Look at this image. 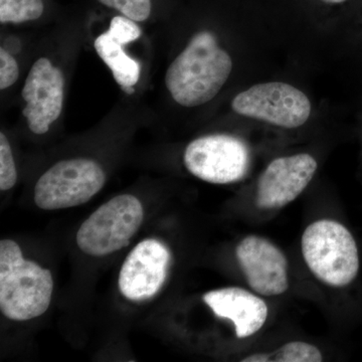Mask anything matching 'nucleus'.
<instances>
[{"mask_svg":"<svg viewBox=\"0 0 362 362\" xmlns=\"http://www.w3.org/2000/svg\"><path fill=\"white\" fill-rule=\"evenodd\" d=\"M106 32L124 45H129L130 42H135L140 39L142 35L141 28L137 25V21L131 20L123 14L112 18L110 26Z\"/></svg>","mask_w":362,"mask_h":362,"instance_id":"f3484780","label":"nucleus"},{"mask_svg":"<svg viewBox=\"0 0 362 362\" xmlns=\"http://www.w3.org/2000/svg\"><path fill=\"white\" fill-rule=\"evenodd\" d=\"M232 70V58L221 49L216 35L202 30L168 66L165 86L180 106H202L218 94Z\"/></svg>","mask_w":362,"mask_h":362,"instance_id":"f03ea898","label":"nucleus"},{"mask_svg":"<svg viewBox=\"0 0 362 362\" xmlns=\"http://www.w3.org/2000/svg\"><path fill=\"white\" fill-rule=\"evenodd\" d=\"M124 45H126L114 39L107 32L100 35L94 42L98 56L110 69L117 84L128 94H132L133 87L140 78L141 66L125 52Z\"/></svg>","mask_w":362,"mask_h":362,"instance_id":"ddd939ff","label":"nucleus"},{"mask_svg":"<svg viewBox=\"0 0 362 362\" xmlns=\"http://www.w3.org/2000/svg\"><path fill=\"white\" fill-rule=\"evenodd\" d=\"M54 280L51 271L23 258L18 243L0 242V310L13 321L42 316L51 304Z\"/></svg>","mask_w":362,"mask_h":362,"instance_id":"7ed1b4c3","label":"nucleus"},{"mask_svg":"<svg viewBox=\"0 0 362 362\" xmlns=\"http://www.w3.org/2000/svg\"><path fill=\"white\" fill-rule=\"evenodd\" d=\"M232 108L239 115L287 129L304 125L311 114L308 97L282 82L252 86L235 97Z\"/></svg>","mask_w":362,"mask_h":362,"instance_id":"1a4fd4ad","label":"nucleus"},{"mask_svg":"<svg viewBox=\"0 0 362 362\" xmlns=\"http://www.w3.org/2000/svg\"><path fill=\"white\" fill-rule=\"evenodd\" d=\"M18 181V171L11 144L4 132L0 133V189H11Z\"/></svg>","mask_w":362,"mask_h":362,"instance_id":"dca6fc26","label":"nucleus"},{"mask_svg":"<svg viewBox=\"0 0 362 362\" xmlns=\"http://www.w3.org/2000/svg\"><path fill=\"white\" fill-rule=\"evenodd\" d=\"M106 173L88 158L62 160L40 176L35 187V202L45 211L70 209L92 199L103 188Z\"/></svg>","mask_w":362,"mask_h":362,"instance_id":"423d86ee","label":"nucleus"},{"mask_svg":"<svg viewBox=\"0 0 362 362\" xmlns=\"http://www.w3.org/2000/svg\"><path fill=\"white\" fill-rule=\"evenodd\" d=\"M324 350L314 342L289 339L264 346H249L237 359L242 362H318L325 361Z\"/></svg>","mask_w":362,"mask_h":362,"instance_id":"f8f14e48","label":"nucleus"},{"mask_svg":"<svg viewBox=\"0 0 362 362\" xmlns=\"http://www.w3.org/2000/svg\"><path fill=\"white\" fill-rule=\"evenodd\" d=\"M171 252L160 240H142L128 255L119 274V290L126 299L144 301L160 291L168 278Z\"/></svg>","mask_w":362,"mask_h":362,"instance_id":"9b49d317","label":"nucleus"},{"mask_svg":"<svg viewBox=\"0 0 362 362\" xmlns=\"http://www.w3.org/2000/svg\"><path fill=\"white\" fill-rule=\"evenodd\" d=\"M143 218L144 209L134 195L113 197L98 207L80 226L78 247L93 257H104L120 251L138 232Z\"/></svg>","mask_w":362,"mask_h":362,"instance_id":"39448f33","label":"nucleus"},{"mask_svg":"<svg viewBox=\"0 0 362 362\" xmlns=\"http://www.w3.org/2000/svg\"><path fill=\"white\" fill-rule=\"evenodd\" d=\"M183 162L189 173L199 180L214 185H230L242 181L249 173L251 149L235 136H202L187 145Z\"/></svg>","mask_w":362,"mask_h":362,"instance_id":"0eeeda50","label":"nucleus"},{"mask_svg":"<svg viewBox=\"0 0 362 362\" xmlns=\"http://www.w3.org/2000/svg\"><path fill=\"white\" fill-rule=\"evenodd\" d=\"M318 169L315 157L309 153L278 157L262 171L255 185L247 214L264 220L280 213L296 201Z\"/></svg>","mask_w":362,"mask_h":362,"instance_id":"20e7f679","label":"nucleus"},{"mask_svg":"<svg viewBox=\"0 0 362 362\" xmlns=\"http://www.w3.org/2000/svg\"><path fill=\"white\" fill-rule=\"evenodd\" d=\"M300 252L311 277L330 292L346 294L359 284L361 249L343 221L332 216L312 221L300 238Z\"/></svg>","mask_w":362,"mask_h":362,"instance_id":"f257e3e1","label":"nucleus"},{"mask_svg":"<svg viewBox=\"0 0 362 362\" xmlns=\"http://www.w3.org/2000/svg\"><path fill=\"white\" fill-rule=\"evenodd\" d=\"M21 96L23 115L33 133L42 135L61 116L65 96V76L47 58L35 62L25 78Z\"/></svg>","mask_w":362,"mask_h":362,"instance_id":"9d476101","label":"nucleus"},{"mask_svg":"<svg viewBox=\"0 0 362 362\" xmlns=\"http://www.w3.org/2000/svg\"><path fill=\"white\" fill-rule=\"evenodd\" d=\"M103 6L115 9L131 20L141 23L151 16V0H99Z\"/></svg>","mask_w":362,"mask_h":362,"instance_id":"2eb2a0df","label":"nucleus"},{"mask_svg":"<svg viewBox=\"0 0 362 362\" xmlns=\"http://www.w3.org/2000/svg\"><path fill=\"white\" fill-rule=\"evenodd\" d=\"M20 77L18 62L6 49H0V89L11 87Z\"/></svg>","mask_w":362,"mask_h":362,"instance_id":"a211bd4d","label":"nucleus"},{"mask_svg":"<svg viewBox=\"0 0 362 362\" xmlns=\"http://www.w3.org/2000/svg\"><path fill=\"white\" fill-rule=\"evenodd\" d=\"M235 263L246 287L267 300L284 296L291 288V268L287 255L276 243L249 233L235 246Z\"/></svg>","mask_w":362,"mask_h":362,"instance_id":"6e6552de","label":"nucleus"},{"mask_svg":"<svg viewBox=\"0 0 362 362\" xmlns=\"http://www.w3.org/2000/svg\"><path fill=\"white\" fill-rule=\"evenodd\" d=\"M44 11L42 0H0V23H23L37 21Z\"/></svg>","mask_w":362,"mask_h":362,"instance_id":"4468645a","label":"nucleus"}]
</instances>
